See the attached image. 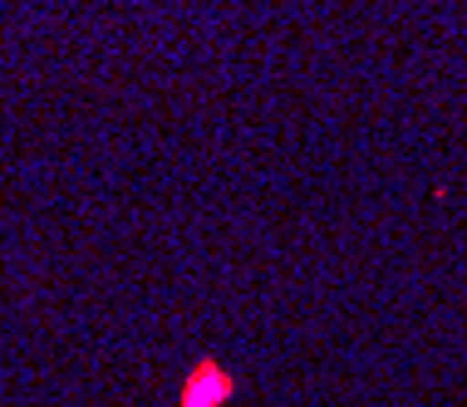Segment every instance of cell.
Instances as JSON below:
<instances>
[{
  "mask_svg": "<svg viewBox=\"0 0 467 407\" xmlns=\"http://www.w3.org/2000/svg\"><path fill=\"white\" fill-rule=\"evenodd\" d=\"M236 398V378L226 373L217 359H202L182 383V402L178 407H226Z\"/></svg>",
  "mask_w": 467,
  "mask_h": 407,
  "instance_id": "6da1fadb",
  "label": "cell"
}]
</instances>
